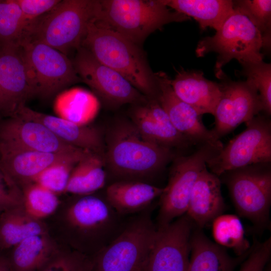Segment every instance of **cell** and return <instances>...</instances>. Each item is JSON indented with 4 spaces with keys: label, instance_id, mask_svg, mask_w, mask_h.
Returning <instances> with one entry per match:
<instances>
[{
    "label": "cell",
    "instance_id": "cell-16",
    "mask_svg": "<svg viewBox=\"0 0 271 271\" xmlns=\"http://www.w3.org/2000/svg\"><path fill=\"white\" fill-rule=\"evenodd\" d=\"M158 85L156 99L167 113L172 124L196 147L206 144L221 145L211 130L202 123L200 115L175 93L171 78L164 72L155 73Z\"/></svg>",
    "mask_w": 271,
    "mask_h": 271
},
{
    "label": "cell",
    "instance_id": "cell-4",
    "mask_svg": "<svg viewBox=\"0 0 271 271\" xmlns=\"http://www.w3.org/2000/svg\"><path fill=\"white\" fill-rule=\"evenodd\" d=\"M189 19L172 11L163 0H99L94 21L142 46L165 25Z\"/></svg>",
    "mask_w": 271,
    "mask_h": 271
},
{
    "label": "cell",
    "instance_id": "cell-9",
    "mask_svg": "<svg viewBox=\"0 0 271 271\" xmlns=\"http://www.w3.org/2000/svg\"><path fill=\"white\" fill-rule=\"evenodd\" d=\"M219 177L226 185L240 216L259 226L267 223L271 203L270 163L231 170Z\"/></svg>",
    "mask_w": 271,
    "mask_h": 271
},
{
    "label": "cell",
    "instance_id": "cell-19",
    "mask_svg": "<svg viewBox=\"0 0 271 271\" xmlns=\"http://www.w3.org/2000/svg\"><path fill=\"white\" fill-rule=\"evenodd\" d=\"M14 116L38 121L65 143L104 157L105 142L100 132L94 127L79 125L58 116L40 112L26 105L20 106Z\"/></svg>",
    "mask_w": 271,
    "mask_h": 271
},
{
    "label": "cell",
    "instance_id": "cell-1",
    "mask_svg": "<svg viewBox=\"0 0 271 271\" xmlns=\"http://www.w3.org/2000/svg\"><path fill=\"white\" fill-rule=\"evenodd\" d=\"M62 212L59 225L63 243L91 257L118 235L128 217L118 214L104 194L78 195Z\"/></svg>",
    "mask_w": 271,
    "mask_h": 271
},
{
    "label": "cell",
    "instance_id": "cell-31",
    "mask_svg": "<svg viewBox=\"0 0 271 271\" xmlns=\"http://www.w3.org/2000/svg\"><path fill=\"white\" fill-rule=\"evenodd\" d=\"M23 206L31 217L40 220L54 214L59 208L60 201L57 194L33 182L22 189Z\"/></svg>",
    "mask_w": 271,
    "mask_h": 271
},
{
    "label": "cell",
    "instance_id": "cell-2",
    "mask_svg": "<svg viewBox=\"0 0 271 271\" xmlns=\"http://www.w3.org/2000/svg\"><path fill=\"white\" fill-rule=\"evenodd\" d=\"M105 140L104 162L118 180L147 182L175 158L173 150L146 138L132 121L115 123Z\"/></svg>",
    "mask_w": 271,
    "mask_h": 271
},
{
    "label": "cell",
    "instance_id": "cell-14",
    "mask_svg": "<svg viewBox=\"0 0 271 271\" xmlns=\"http://www.w3.org/2000/svg\"><path fill=\"white\" fill-rule=\"evenodd\" d=\"M192 222L186 214L157 228L142 271H188Z\"/></svg>",
    "mask_w": 271,
    "mask_h": 271
},
{
    "label": "cell",
    "instance_id": "cell-10",
    "mask_svg": "<svg viewBox=\"0 0 271 271\" xmlns=\"http://www.w3.org/2000/svg\"><path fill=\"white\" fill-rule=\"evenodd\" d=\"M246 128L236 136L206 164L219 177L226 171L253 164L271 162V121L258 114L245 123Z\"/></svg>",
    "mask_w": 271,
    "mask_h": 271
},
{
    "label": "cell",
    "instance_id": "cell-27",
    "mask_svg": "<svg viewBox=\"0 0 271 271\" xmlns=\"http://www.w3.org/2000/svg\"><path fill=\"white\" fill-rule=\"evenodd\" d=\"M49 232L47 224L30 216L23 205L8 209L0 215V252L28 237Z\"/></svg>",
    "mask_w": 271,
    "mask_h": 271
},
{
    "label": "cell",
    "instance_id": "cell-22",
    "mask_svg": "<svg viewBox=\"0 0 271 271\" xmlns=\"http://www.w3.org/2000/svg\"><path fill=\"white\" fill-rule=\"evenodd\" d=\"M221 183L219 177L206 167L194 185L185 214L199 229L222 214L225 209Z\"/></svg>",
    "mask_w": 271,
    "mask_h": 271
},
{
    "label": "cell",
    "instance_id": "cell-26",
    "mask_svg": "<svg viewBox=\"0 0 271 271\" xmlns=\"http://www.w3.org/2000/svg\"><path fill=\"white\" fill-rule=\"evenodd\" d=\"M168 8L192 17L202 30L208 27L217 31L233 12L230 0H163Z\"/></svg>",
    "mask_w": 271,
    "mask_h": 271
},
{
    "label": "cell",
    "instance_id": "cell-23",
    "mask_svg": "<svg viewBox=\"0 0 271 271\" xmlns=\"http://www.w3.org/2000/svg\"><path fill=\"white\" fill-rule=\"evenodd\" d=\"M165 187L134 180H118L109 184L105 196L116 211L124 217L141 213L151 207Z\"/></svg>",
    "mask_w": 271,
    "mask_h": 271
},
{
    "label": "cell",
    "instance_id": "cell-37",
    "mask_svg": "<svg viewBox=\"0 0 271 271\" xmlns=\"http://www.w3.org/2000/svg\"><path fill=\"white\" fill-rule=\"evenodd\" d=\"M23 205L21 189L0 167V215L11 208Z\"/></svg>",
    "mask_w": 271,
    "mask_h": 271
},
{
    "label": "cell",
    "instance_id": "cell-32",
    "mask_svg": "<svg viewBox=\"0 0 271 271\" xmlns=\"http://www.w3.org/2000/svg\"><path fill=\"white\" fill-rule=\"evenodd\" d=\"M29 23L15 0L0 1L1 45H20Z\"/></svg>",
    "mask_w": 271,
    "mask_h": 271
},
{
    "label": "cell",
    "instance_id": "cell-41",
    "mask_svg": "<svg viewBox=\"0 0 271 271\" xmlns=\"http://www.w3.org/2000/svg\"><path fill=\"white\" fill-rule=\"evenodd\" d=\"M266 271H270V269H267Z\"/></svg>",
    "mask_w": 271,
    "mask_h": 271
},
{
    "label": "cell",
    "instance_id": "cell-30",
    "mask_svg": "<svg viewBox=\"0 0 271 271\" xmlns=\"http://www.w3.org/2000/svg\"><path fill=\"white\" fill-rule=\"evenodd\" d=\"M211 223L212 236L217 245L232 249L238 256H242L249 248V243L245 237L238 216L222 214Z\"/></svg>",
    "mask_w": 271,
    "mask_h": 271
},
{
    "label": "cell",
    "instance_id": "cell-42",
    "mask_svg": "<svg viewBox=\"0 0 271 271\" xmlns=\"http://www.w3.org/2000/svg\"><path fill=\"white\" fill-rule=\"evenodd\" d=\"M0 255H1V254H0Z\"/></svg>",
    "mask_w": 271,
    "mask_h": 271
},
{
    "label": "cell",
    "instance_id": "cell-38",
    "mask_svg": "<svg viewBox=\"0 0 271 271\" xmlns=\"http://www.w3.org/2000/svg\"><path fill=\"white\" fill-rule=\"evenodd\" d=\"M271 252L270 238L258 244L242 263L238 271H264Z\"/></svg>",
    "mask_w": 271,
    "mask_h": 271
},
{
    "label": "cell",
    "instance_id": "cell-17",
    "mask_svg": "<svg viewBox=\"0 0 271 271\" xmlns=\"http://www.w3.org/2000/svg\"><path fill=\"white\" fill-rule=\"evenodd\" d=\"M90 152L77 148L67 152L46 153L13 148L0 143V167L22 189L53 164Z\"/></svg>",
    "mask_w": 271,
    "mask_h": 271
},
{
    "label": "cell",
    "instance_id": "cell-25",
    "mask_svg": "<svg viewBox=\"0 0 271 271\" xmlns=\"http://www.w3.org/2000/svg\"><path fill=\"white\" fill-rule=\"evenodd\" d=\"M190 244L188 271H234L240 260L230 256L200 230L191 233Z\"/></svg>",
    "mask_w": 271,
    "mask_h": 271
},
{
    "label": "cell",
    "instance_id": "cell-15",
    "mask_svg": "<svg viewBox=\"0 0 271 271\" xmlns=\"http://www.w3.org/2000/svg\"><path fill=\"white\" fill-rule=\"evenodd\" d=\"M20 45L0 48V113L14 116L19 107L36 95Z\"/></svg>",
    "mask_w": 271,
    "mask_h": 271
},
{
    "label": "cell",
    "instance_id": "cell-13",
    "mask_svg": "<svg viewBox=\"0 0 271 271\" xmlns=\"http://www.w3.org/2000/svg\"><path fill=\"white\" fill-rule=\"evenodd\" d=\"M221 96L211 130L219 140L242 123H246L262 111L258 92L249 80L234 81L224 74L219 79Z\"/></svg>",
    "mask_w": 271,
    "mask_h": 271
},
{
    "label": "cell",
    "instance_id": "cell-20",
    "mask_svg": "<svg viewBox=\"0 0 271 271\" xmlns=\"http://www.w3.org/2000/svg\"><path fill=\"white\" fill-rule=\"evenodd\" d=\"M131 121L144 137L162 146L172 150L195 146L174 127L156 98L138 105L132 112Z\"/></svg>",
    "mask_w": 271,
    "mask_h": 271
},
{
    "label": "cell",
    "instance_id": "cell-36",
    "mask_svg": "<svg viewBox=\"0 0 271 271\" xmlns=\"http://www.w3.org/2000/svg\"><path fill=\"white\" fill-rule=\"evenodd\" d=\"M240 75L246 77L255 86L261 100L262 111L271 114V65L263 61L241 65Z\"/></svg>",
    "mask_w": 271,
    "mask_h": 271
},
{
    "label": "cell",
    "instance_id": "cell-12",
    "mask_svg": "<svg viewBox=\"0 0 271 271\" xmlns=\"http://www.w3.org/2000/svg\"><path fill=\"white\" fill-rule=\"evenodd\" d=\"M81 79L107 106L118 107L125 104L146 103L147 97L116 71L98 61L86 48L76 50L72 61Z\"/></svg>",
    "mask_w": 271,
    "mask_h": 271
},
{
    "label": "cell",
    "instance_id": "cell-35",
    "mask_svg": "<svg viewBox=\"0 0 271 271\" xmlns=\"http://www.w3.org/2000/svg\"><path fill=\"white\" fill-rule=\"evenodd\" d=\"M88 154L74 157L53 164L40 173L35 178L33 182L39 184L57 194L64 192L73 169L82 159Z\"/></svg>",
    "mask_w": 271,
    "mask_h": 271
},
{
    "label": "cell",
    "instance_id": "cell-3",
    "mask_svg": "<svg viewBox=\"0 0 271 271\" xmlns=\"http://www.w3.org/2000/svg\"><path fill=\"white\" fill-rule=\"evenodd\" d=\"M81 46L116 71L148 98H156L157 82L142 46L94 21L88 26Z\"/></svg>",
    "mask_w": 271,
    "mask_h": 271
},
{
    "label": "cell",
    "instance_id": "cell-5",
    "mask_svg": "<svg viewBox=\"0 0 271 271\" xmlns=\"http://www.w3.org/2000/svg\"><path fill=\"white\" fill-rule=\"evenodd\" d=\"M98 2L60 1L50 11L29 23L23 39L45 44L66 55L77 50L88 25L96 18Z\"/></svg>",
    "mask_w": 271,
    "mask_h": 271
},
{
    "label": "cell",
    "instance_id": "cell-11",
    "mask_svg": "<svg viewBox=\"0 0 271 271\" xmlns=\"http://www.w3.org/2000/svg\"><path fill=\"white\" fill-rule=\"evenodd\" d=\"M20 46L36 95L49 98L82 82L67 55L45 44L26 39Z\"/></svg>",
    "mask_w": 271,
    "mask_h": 271
},
{
    "label": "cell",
    "instance_id": "cell-21",
    "mask_svg": "<svg viewBox=\"0 0 271 271\" xmlns=\"http://www.w3.org/2000/svg\"><path fill=\"white\" fill-rule=\"evenodd\" d=\"M170 83L176 95L199 115H214L221 96L219 83L206 79L201 71L183 69L177 71Z\"/></svg>",
    "mask_w": 271,
    "mask_h": 271
},
{
    "label": "cell",
    "instance_id": "cell-7",
    "mask_svg": "<svg viewBox=\"0 0 271 271\" xmlns=\"http://www.w3.org/2000/svg\"><path fill=\"white\" fill-rule=\"evenodd\" d=\"M152 207L128 216L118 235L92 257L94 271H142L157 230Z\"/></svg>",
    "mask_w": 271,
    "mask_h": 271
},
{
    "label": "cell",
    "instance_id": "cell-29",
    "mask_svg": "<svg viewBox=\"0 0 271 271\" xmlns=\"http://www.w3.org/2000/svg\"><path fill=\"white\" fill-rule=\"evenodd\" d=\"M104 164L103 156L90 153L73 169L64 193L85 195L102 189L106 181Z\"/></svg>",
    "mask_w": 271,
    "mask_h": 271
},
{
    "label": "cell",
    "instance_id": "cell-18",
    "mask_svg": "<svg viewBox=\"0 0 271 271\" xmlns=\"http://www.w3.org/2000/svg\"><path fill=\"white\" fill-rule=\"evenodd\" d=\"M0 143L18 149L53 153L77 148L61 141L43 124L18 116L0 124Z\"/></svg>",
    "mask_w": 271,
    "mask_h": 271
},
{
    "label": "cell",
    "instance_id": "cell-8",
    "mask_svg": "<svg viewBox=\"0 0 271 271\" xmlns=\"http://www.w3.org/2000/svg\"><path fill=\"white\" fill-rule=\"evenodd\" d=\"M223 144H206L189 154L175 157L169 181L160 197L157 228L164 227L186 214L194 185L207 162L215 156Z\"/></svg>",
    "mask_w": 271,
    "mask_h": 271
},
{
    "label": "cell",
    "instance_id": "cell-28",
    "mask_svg": "<svg viewBox=\"0 0 271 271\" xmlns=\"http://www.w3.org/2000/svg\"><path fill=\"white\" fill-rule=\"evenodd\" d=\"M97 97L80 87L64 90L56 95L54 108L58 116L79 125H88L99 110Z\"/></svg>",
    "mask_w": 271,
    "mask_h": 271
},
{
    "label": "cell",
    "instance_id": "cell-34",
    "mask_svg": "<svg viewBox=\"0 0 271 271\" xmlns=\"http://www.w3.org/2000/svg\"><path fill=\"white\" fill-rule=\"evenodd\" d=\"M39 271H94L92 258L63 243Z\"/></svg>",
    "mask_w": 271,
    "mask_h": 271
},
{
    "label": "cell",
    "instance_id": "cell-33",
    "mask_svg": "<svg viewBox=\"0 0 271 271\" xmlns=\"http://www.w3.org/2000/svg\"><path fill=\"white\" fill-rule=\"evenodd\" d=\"M233 6L245 15L260 32L263 48L269 51L271 36V1L241 0L233 1Z\"/></svg>",
    "mask_w": 271,
    "mask_h": 271
},
{
    "label": "cell",
    "instance_id": "cell-39",
    "mask_svg": "<svg viewBox=\"0 0 271 271\" xmlns=\"http://www.w3.org/2000/svg\"><path fill=\"white\" fill-rule=\"evenodd\" d=\"M30 22L53 9L60 0H15Z\"/></svg>",
    "mask_w": 271,
    "mask_h": 271
},
{
    "label": "cell",
    "instance_id": "cell-6",
    "mask_svg": "<svg viewBox=\"0 0 271 271\" xmlns=\"http://www.w3.org/2000/svg\"><path fill=\"white\" fill-rule=\"evenodd\" d=\"M233 8L215 34L201 40L196 49L197 57L211 52L218 54L215 73L218 79L224 74L222 67L232 59L237 60L241 65L263 61L260 32L245 15Z\"/></svg>",
    "mask_w": 271,
    "mask_h": 271
},
{
    "label": "cell",
    "instance_id": "cell-24",
    "mask_svg": "<svg viewBox=\"0 0 271 271\" xmlns=\"http://www.w3.org/2000/svg\"><path fill=\"white\" fill-rule=\"evenodd\" d=\"M59 246L49 232L32 235L13 247L8 259L13 271H39Z\"/></svg>",
    "mask_w": 271,
    "mask_h": 271
},
{
    "label": "cell",
    "instance_id": "cell-40",
    "mask_svg": "<svg viewBox=\"0 0 271 271\" xmlns=\"http://www.w3.org/2000/svg\"><path fill=\"white\" fill-rule=\"evenodd\" d=\"M0 271H13L8 258L0 255Z\"/></svg>",
    "mask_w": 271,
    "mask_h": 271
}]
</instances>
